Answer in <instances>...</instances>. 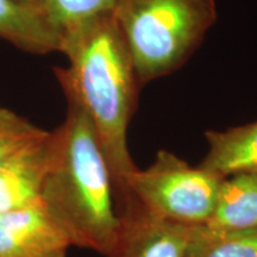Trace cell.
<instances>
[{
	"label": "cell",
	"mask_w": 257,
	"mask_h": 257,
	"mask_svg": "<svg viewBox=\"0 0 257 257\" xmlns=\"http://www.w3.org/2000/svg\"><path fill=\"white\" fill-rule=\"evenodd\" d=\"M54 133L40 200L72 246L107 256L120 226L112 173L99 138L79 106L68 102Z\"/></svg>",
	"instance_id": "obj_2"
},
{
	"label": "cell",
	"mask_w": 257,
	"mask_h": 257,
	"mask_svg": "<svg viewBox=\"0 0 257 257\" xmlns=\"http://www.w3.org/2000/svg\"><path fill=\"white\" fill-rule=\"evenodd\" d=\"M142 86L187 62L217 21L216 0H115L112 11Z\"/></svg>",
	"instance_id": "obj_3"
},
{
	"label": "cell",
	"mask_w": 257,
	"mask_h": 257,
	"mask_svg": "<svg viewBox=\"0 0 257 257\" xmlns=\"http://www.w3.org/2000/svg\"><path fill=\"white\" fill-rule=\"evenodd\" d=\"M205 226L225 232L257 229V174L225 178L216 207Z\"/></svg>",
	"instance_id": "obj_10"
},
{
	"label": "cell",
	"mask_w": 257,
	"mask_h": 257,
	"mask_svg": "<svg viewBox=\"0 0 257 257\" xmlns=\"http://www.w3.org/2000/svg\"><path fill=\"white\" fill-rule=\"evenodd\" d=\"M207 153L199 166L221 176L257 174V120L205 133Z\"/></svg>",
	"instance_id": "obj_8"
},
{
	"label": "cell",
	"mask_w": 257,
	"mask_h": 257,
	"mask_svg": "<svg viewBox=\"0 0 257 257\" xmlns=\"http://www.w3.org/2000/svg\"><path fill=\"white\" fill-rule=\"evenodd\" d=\"M114 4L115 0H46L44 14L62 44L67 34L91 19L110 14Z\"/></svg>",
	"instance_id": "obj_12"
},
{
	"label": "cell",
	"mask_w": 257,
	"mask_h": 257,
	"mask_svg": "<svg viewBox=\"0 0 257 257\" xmlns=\"http://www.w3.org/2000/svg\"><path fill=\"white\" fill-rule=\"evenodd\" d=\"M223 180L199 165L191 166L174 153L160 150L148 168H137L127 176L126 199L131 195L161 219L205 226L216 207Z\"/></svg>",
	"instance_id": "obj_4"
},
{
	"label": "cell",
	"mask_w": 257,
	"mask_h": 257,
	"mask_svg": "<svg viewBox=\"0 0 257 257\" xmlns=\"http://www.w3.org/2000/svg\"><path fill=\"white\" fill-rule=\"evenodd\" d=\"M47 134L44 128L0 106V168Z\"/></svg>",
	"instance_id": "obj_13"
},
{
	"label": "cell",
	"mask_w": 257,
	"mask_h": 257,
	"mask_svg": "<svg viewBox=\"0 0 257 257\" xmlns=\"http://www.w3.org/2000/svg\"><path fill=\"white\" fill-rule=\"evenodd\" d=\"M19 2H22L25 5L30 6V8H32V9L37 10V11H40L41 14H43L44 16H46V14H44V6H46V0H19ZM47 21H48V19H47ZM50 27H51V25H50Z\"/></svg>",
	"instance_id": "obj_14"
},
{
	"label": "cell",
	"mask_w": 257,
	"mask_h": 257,
	"mask_svg": "<svg viewBox=\"0 0 257 257\" xmlns=\"http://www.w3.org/2000/svg\"><path fill=\"white\" fill-rule=\"evenodd\" d=\"M0 38L38 55L61 49V38L46 16L19 0H0Z\"/></svg>",
	"instance_id": "obj_9"
},
{
	"label": "cell",
	"mask_w": 257,
	"mask_h": 257,
	"mask_svg": "<svg viewBox=\"0 0 257 257\" xmlns=\"http://www.w3.org/2000/svg\"><path fill=\"white\" fill-rule=\"evenodd\" d=\"M191 257H257V229L225 232L199 226Z\"/></svg>",
	"instance_id": "obj_11"
},
{
	"label": "cell",
	"mask_w": 257,
	"mask_h": 257,
	"mask_svg": "<svg viewBox=\"0 0 257 257\" xmlns=\"http://www.w3.org/2000/svg\"><path fill=\"white\" fill-rule=\"evenodd\" d=\"M120 226L106 257H191L199 226L153 216L131 198L119 211Z\"/></svg>",
	"instance_id": "obj_5"
},
{
	"label": "cell",
	"mask_w": 257,
	"mask_h": 257,
	"mask_svg": "<svg viewBox=\"0 0 257 257\" xmlns=\"http://www.w3.org/2000/svg\"><path fill=\"white\" fill-rule=\"evenodd\" d=\"M60 51L68 66L55 67V76L67 102L79 106L94 127L118 206L127 197L126 178L138 168L128 150L127 131L143 86L112 12L67 34Z\"/></svg>",
	"instance_id": "obj_1"
},
{
	"label": "cell",
	"mask_w": 257,
	"mask_h": 257,
	"mask_svg": "<svg viewBox=\"0 0 257 257\" xmlns=\"http://www.w3.org/2000/svg\"><path fill=\"white\" fill-rule=\"evenodd\" d=\"M70 246L41 200L0 214V257H67Z\"/></svg>",
	"instance_id": "obj_6"
},
{
	"label": "cell",
	"mask_w": 257,
	"mask_h": 257,
	"mask_svg": "<svg viewBox=\"0 0 257 257\" xmlns=\"http://www.w3.org/2000/svg\"><path fill=\"white\" fill-rule=\"evenodd\" d=\"M54 150V133L23 150L0 168V214L40 200Z\"/></svg>",
	"instance_id": "obj_7"
}]
</instances>
